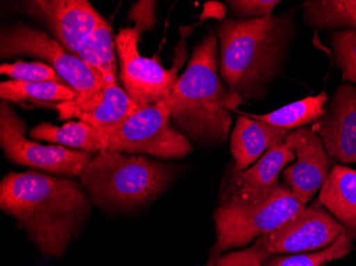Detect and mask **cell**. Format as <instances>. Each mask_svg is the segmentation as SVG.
I'll list each match as a JSON object with an SVG mask.
<instances>
[{
    "instance_id": "52a82bcc",
    "label": "cell",
    "mask_w": 356,
    "mask_h": 266,
    "mask_svg": "<svg viewBox=\"0 0 356 266\" xmlns=\"http://www.w3.org/2000/svg\"><path fill=\"white\" fill-rule=\"evenodd\" d=\"M16 56H30L45 61L77 93L76 99L79 101H91L105 87L101 74L69 53L57 40L25 24L8 26L0 33L1 59Z\"/></svg>"
},
{
    "instance_id": "5b68a950",
    "label": "cell",
    "mask_w": 356,
    "mask_h": 266,
    "mask_svg": "<svg viewBox=\"0 0 356 266\" xmlns=\"http://www.w3.org/2000/svg\"><path fill=\"white\" fill-rule=\"evenodd\" d=\"M285 185L234 192L220 201L213 214L216 243L204 266L233 248L249 245L293 219L305 208Z\"/></svg>"
},
{
    "instance_id": "4fadbf2b",
    "label": "cell",
    "mask_w": 356,
    "mask_h": 266,
    "mask_svg": "<svg viewBox=\"0 0 356 266\" xmlns=\"http://www.w3.org/2000/svg\"><path fill=\"white\" fill-rule=\"evenodd\" d=\"M312 129L330 157L343 163H356V88L348 83L338 88Z\"/></svg>"
},
{
    "instance_id": "484cf974",
    "label": "cell",
    "mask_w": 356,
    "mask_h": 266,
    "mask_svg": "<svg viewBox=\"0 0 356 266\" xmlns=\"http://www.w3.org/2000/svg\"><path fill=\"white\" fill-rule=\"evenodd\" d=\"M277 0H231L227 5L235 15L265 19L272 15V12L279 5Z\"/></svg>"
},
{
    "instance_id": "e0dca14e",
    "label": "cell",
    "mask_w": 356,
    "mask_h": 266,
    "mask_svg": "<svg viewBox=\"0 0 356 266\" xmlns=\"http://www.w3.org/2000/svg\"><path fill=\"white\" fill-rule=\"evenodd\" d=\"M316 207L327 211L356 239V171L349 166L335 165L320 189Z\"/></svg>"
},
{
    "instance_id": "277c9868",
    "label": "cell",
    "mask_w": 356,
    "mask_h": 266,
    "mask_svg": "<svg viewBox=\"0 0 356 266\" xmlns=\"http://www.w3.org/2000/svg\"><path fill=\"white\" fill-rule=\"evenodd\" d=\"M173 176V169L163 162L105 151L91 158L79 178L92 205L106 211L127 212L155 201Z\"/></svg>"
},
{
    "instance_id": "4316f807",
    "label": "cell",
    "mask_w": 356,
    "mask_h": 266,
    "mask_svg": "<svg viewBox=\"0 0 356 266\" xmlns=\"http://www.w3.org/2000/svg\"><path fill=\"white\" fill-rule=\"evenodd\" d=\"M156 1L141 0L131 6L128 19L135 23V29L142 35L144 31L153 29L157 19L155 16Z\"/></svg>"
},
{
    "instance_id": "9a60e30c",
    "label": "cell",
    "mask_w": 356,
    "mask_h": 266,
    "mask_svg": "<svg viewBox=\"0 0 356 266\" xmlns=\"http://www.w3.org/2000/svg\"><path fill=\"white\" fill-rule=\"evenodd\" d=\"M235 112L239 116L232 132L234 165L231 169L242 172L255 163L268 149L285 142L290 131L256 121L237 110Z\"/></svg>"
},
{
    "instance_id": "8fae6325",
    "label": "cell",
    "mask_w": 356,
    "mask_h": 266,
    "mask_svg": "<svg viewBox=\"0 0 356 266\" xmlns=\"http://www.w3.org/2000/svg\"><path fill=\"white\" fill-rule=\"evenodd\" d=\"M285 143L295 151L297 161L283 172L284 185L306 206L331 173V157L312 127L290 131Z\"/></svg>"
},
{
    "instance_id": "7a4b0ae2",
    "label": "cell",
    "mask_w": 356,
    "mask_h": 266,
    "mask_svg": "<svg viewBox=\"0 0 356 266\" xmlns=\"http://www.w3.org/2000/svg\"><path fill=\"white\" fill-rule=\"evenodd\" d=\"M293 33L288 14L221 22L220 75L229 92L242 103L263 98L281 69Z\"/></svg>"
},
{
    "instance_id": "603a6c76",
    "label": "cell",
    "mask_w": 356,
    "mask_h": 266,
    "mask_svg": "<svg viewBox=\"0 0 356 266\" xmlns=\"http://www.w3.org/2000/svg\"><path fill=\"white\" fill-rule=\"evenodd\" d=\"M351 238L347 233H343L325 249L315 253L277 256L270 258L263 266H325L329 262L348 255L351 251Z\"/></svg>"
},
{
    "instance_id": "3957f363",
    "label": "cell",
    "mask_w": 356,
    "mask_h": 266,
    "mask_svg": "<svg viewBox=\"0 0 356 266\" xmlns=\"http://www.w3.org/2000/svg\"><path fill=\"white\" fill-rule=\"evenodd\" d=\"M170 123L195 143H222L229 137L231 112L241 105L218 73V37L210 31L194 49L167 99Z\"/></svg>"
},
{
    "instance_id": "ac0fdd59",
    "label": "cell",
    "mask_w": 356,
    "mask_h": 266,
    "mask_svg": "<svg viewBox=\"0 0 356 266\" xmlns=\"http://www.w3.org/2000/svg\"><path fill=\"white\" fill-rule=\"evenodd\" d=\"M29 137L59 144L75 151L90 153L103 151L101 131L81 121L70 122L61 127L41 123L29 132Z\"/></svg>"
},
{
    "instance_id": "6da1fadb",
    "label": "cell",
    "mask_w": 356,
    "mask_h": 266,
    "mask_svg": "<svg viewBox=\"0 0 356 266\" xmlns=\"http://www.w3.org/2000/svg\"><path fill=\"white\" fill-rule=\"evenodd\" d=\"M0 208L25 230L40 253L59 258L83 230L92 203L73 178L28 171L3 177Z\"/></svg>"
},
{
    "instance_id": "ffe728a7",
    "label": "cell",
    "mask_w": 356,
    "mask_h": 266,
    "mask_svg": "<svg viewBox=\"0 0 356 266\" xmlns=\"http://www.w3.org/2000/svg\"><path fill=\"white\" fill-rule=\"evenodd\" d=\"M329 97L325 91L316 96H309L301 101L284 106L267 114H251L242 112L256 121L263 122L283 130H295L311 123H316L325 114Z\"/></svg>"
},
{
    "instance_id": "cb8c5ba5",
    "label": "cell",
    "mask_w": 356,
    "mask_h": 266,
    "mask_svg": "<svg viewBox=\"0 0 356 266\" xmlns=\"http://www.w3.org/2000/svg\"><path fill=\"white\" fill-rule=\"evenodd\" d=\"M0 72L14 81L65 83L51 66L42 62L16 61L14 63H3L0 66Z\"/></svg>"
},
{
    "instance_id": "7c38bea8",
    "label": "cell",
    "mask_w": 356,
    "mask_h": 266,
    "mask_svg": "<svg viewBox=\"0 0 356 266\" xmlns=\"http://www.w3.org/2000/svg\"><path fill=\"white\" fill-rule=\"evenodd\" d=\"M25 3L29 13L41 19L56 40L75 56L80 44L103 19L87 0H35Z\"/></svg>"
},
{
    "instance_id": "d4e9b609",
    "label": "cell",
    "mask_w": 356,
    "mask_h": 266,
    "mask_svg": "<svg viewBox=\"0 0 356 266\" xmlns=\"http://www.w3.org/2000/svg\"><path fill=\"white\" fill-rule=\"evenodd\" d=\"M331 41L343 79L356 83V30L334 32Z\"/></svg>"
},
{
    "instance_id": "ba28073f",
    "label": "cell",
    "mask_w": 356,
    "mask_h": 266,
    "mask_svg": "<svg viewBox=\"0 0 356 266\" xmlns=\"http://www.w3.org/2000/svg\"><path fill=\"white\" fill-rule=\"evenodd\" d=\"M101 133L103 151L145 153L161 159L183 158L192 151L190 140L170 123L167 99L140 107L119 127Z\"/></svg>"
},
{
    "instance_id": "30bf717a",
    "label": "cell",
    "mask_w": 356,
    "mask_h": 266,
    "mask_svg": "<svg viewBox=\"0 0 356 266\" xmlns=\"http://www.w3.org/2000/svg\"><path fill=\"white\" fill-rule=\"evenodd\" d=\"M0 146L13 163L63 177H79L92 158L87 151L27 139L25 122L6 101H0Z\"/></svg>"
},
{
    "instance_id": "2e32d148",
    "label": "cell",
    "mask_w": 356,
    "mask_h": 266,
    "mask_svg": "<svg viewBox=\"0 0 356 266\" xmlns=\"http://www.w3.org/2000/svg\"><path fill=\"white\" fill-rule=\"evenodd\" d=\"M295 159V151L283 142L268 149L245 171L229 169L222 185L220 201L234 192L275 187L279 185L280 173Z\"/></svg>"
},
{
    "instance_id": "44dd1931",
    "label": "cell",
    "mask_w": 356,
    "mask_h": 266,
    "mask_svg": "<svg viewBox=\"0 0 356 266\" xmlns=\"http://www.w3.org/2000/svg\"><path fill=\"white\" fill-rule=\"evenodd\" d=\"M303 19L314 29L356 30V0H309L303 5Z\"/></svg>"
},
{
    "instance_id": "9c48e42d",
    "label": "cell",
    "mask_w": 356,
    "mask_h": 266,
    "mask_svg": "<svg viewBox=\"0 0 356 266\" xmlns=\"http://www.w3.org/2000/svg\"><path fill=\"white\" fill-rule=\"evenodd\" d=\"M141 35L135 28H124L115 38V51L121 66V80L129 97L140 107L165 101L171 95L178 69L187 57L184 40L176 47V57L171 69L139 53Z\"/></svg>"
},
{
    "instance_id": "7402d4cb",
    "label": "cell",
    "mask_w": 356,
    "mask_h": 266,
    "mask_svg": "<svg viewBox=\"0 0 356 266\" xmlns=\"http://www.w3.org/2000/svg\"><path fill=\"white\" fill-rule=\"evenodd\" d=\"M1 101L65 103L77 98V93L67 83L60 82H21L8 80L0 83Z\"/></svg>"
},
{
    "instance_id": "d6986e66",
    "label": "cell",
    "mask_w": 356,
    "mask_h": 266,
    "mask_svg": "<svg viewBox=\"0 0 356 266\" xmlns=\"http://www.w3.org/2000/svg\"><path fill=\"white\" fill-rule=\"evenodd\" d=\"M115 47V40L112 37L111 27L102 19L85 41L80 44L76 56L101 74L105 83L118 82Z\"/></svg>"
},
{
    "instance_id": "8992f818",
    "label": "cell",
    "mask_w": 356,
    "mask_h": 266,
    "mask_svg": "<svg viewBox=\"0 0 356 266\" xmlns=\"http://www.w3.org/2000/svg\"><path fill=\"white\" fill-rule=\"evenodd\" d=\"M346 228L320 207H305L293 219L258 238L243 251H229L218 258L215 266H263L270 258L329 247Z\"/></svg>"
},
{
    "instance_id": "5bb4252c",
    "label": "cell",
    "mask_w": 356,
    "mask_h": 266,
    "mask_svg": "<svg viewBox=\"0 0 356 266\" xmlns=\"http://www.w3.org/2000/svg\"><path fill=\"white\" fill-rule=\"evenodd\" d=\"M60 119L75 117L99 131H109L119 127L140 106L133 101L118 82L105 83L103 91L91 101L74 99L56 103Z\"/></svg>"
}]
</instances>
